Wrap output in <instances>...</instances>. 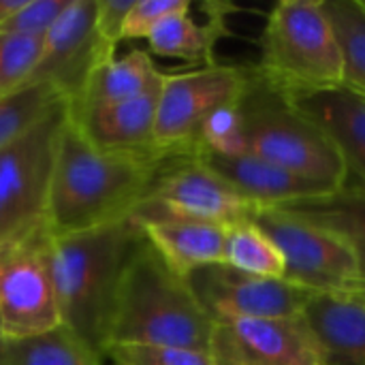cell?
<instances>
[{
    "mask_svg": "<svg viewBox=\"0 0 365 365\" xmlns=\"http://www.w3.org/2000/svg\"><path fill=\"white\" fill-rule=\"evenodd\" d=\"M178 156L182 154L160 148L98 150L83 139L66 115L47 199V220L53 235L130 218L143 205L169 160Z\"/></svg>",
    "mask_w": 365,
    "mask_h": 365,
    "instance_id": "1",
    "label": "cell"
},
{
    "mask_svg": "<svg viewBox=\"0 0 365 365\" xmlns=\"http://www.w3.org/2000/svg\"><path fill=\"white\" fill-rule=\"evenodd\" d=\"M212 334L214 321L199 304L188 280L173 272L143 235L120 278L109 346L163 344L210 353Z\"/></svg>",
    "mask_w": 365,
    "mask_h": 365,
    "instance_id": "2",
    "label": "cell"
},
{
    "mask_svg": "<svg viewBox=\"0 0 365 365\" xmlns=\"http://www.w3.org/2000/svg\"><path fill=\"white\" fill-rule=\"evenodd\" d=\"M143 237L130 216L103 227L53 235V282L62 325L105 357L124 265Z\"/></svg>",
    "mask_w": 365,
    "mask_h": 365,
    "instance_id": "3",
    "label": "cell"
},
{
    "mask_svg": "<svg viewBox=\"0 0 365 365\" xmlns=\"http://www.w3.org/2000/svg\"><path fill=\"white\" fill-rule=\"evenodd\" d=\"M261 81L289 101L344 86V56L323 0H280L265 19Z\"/></svg>",
    "mask_w": 365,
    "mask_h": 365,
    "instance_id": "4",
    "label": "cell"
},
{
    "mask_svg": "<svg viewBox=\"0 0 365 365\" xmlns=\"http://www.w3.org/2000/svg\"><path fill=\"white\" fill-rule=\"evenodd\" d=\"M246 154L287 169L334 192L351 184L346 163L331 137L287 96L272 90L250 66L240 98Z\"/></svg>",
    "mask_w": 365,
    "mask_h": 365,
    "instance_id": "5",
    "label": "cell"
},
{
    "mask_svg": "<svg viewBox=\"0 0 365 365\" xmlns=\"http://www.w3.org/2000/svg\"><path fill=\"white\" fill-rule=\"evenodd\" d=\"M60 325L53 231L45 216L0 242V329L6 340H24Z\"/></svg>",
    "mask_w": 365,
    "mask_h": 365,
    "instance_id": "6",
    "label": "cell"
},
{
    "mask_svg": "<svg viewBox=\"0 0 365 365\" xmlns=\"http://www.w3.org/2000/svg\"><path fill=\"white\" fill-rule=\"evenodd\" d=\"M252 222L280 250L287 282L329 295L365 287L353 248L336 233L278 207H259Z\"/></svg>",
    "mask_w": 365,
    "mask_h": 365,
    "instance_id": "7",
    "label": "cell"
},
{
    "mask_svg": "<svg viewBox=\"0 0 365 365\" xmlns=\"http://www.w3.org/2000/svg\"><path fill=\"white\" fill-rule=\"evenodd\" d=\"M250 83V66L212 64L184 73H165L154 143L182 156H197L201 128L222 105L237 103Z\"/></svg>",
    "mask_w": 365,
    "mask_h": 365,
    "instance_id": "8",
    "label": "cell"
},
{
    "mask_svg": "<svg viewBox=\"0 0 365 365\" xmlns=\"http://www.w3.org/2000/svg\"><path fill=\"white\" fill-rule=\"evenodd\" d=\"M68 103L0 150V242L47 216L49 184Z\"/></svg>",
    "mask_w": 365,
    "mask_h": 365,
    "instance_id": "9",
    "label": "cell"
},
{
    "mask_svg": "<svg viewBox=\"0 0 365 365\" xmlns=\"http://www.w3.org/2000/svg\"><path fill=\"white\" fill-rule=\"evenodd\" d=\"M261 205L240 195L199 156L169 160L133 218L180 216L225 227L250 222Z\"/></svg>",
    "mask_w": 365,
    "mask_h": 365,
    "instance_id": "10",
    "label": "cell"
},
{
    "mask_svg": "<svg viewBox=\"0 0 365 365\" xmlns=\"http://www.w3.org/2000/svg\"><path fill=\"white\" fill-rule=\"evenodd\" d=\"M186 280L212 321L299 317L317 295L284 278L250 276L227 263L199 267Z\"/></svg>",
    "mask_w": 365,
    "mask_h": 365,
    "instance_id": "11",
    "label": "cell"
},
{
    "mask_svg": "<svg viewBox=\"0 0 365 365\" xmlns=\"http://www.w3.org/2000/svg\"><path fill=\"white\" fill-rule=\"evenodd\" d=\"M210 355L216 365H327L304 314L287 319H218Z\"/></svg>",
    "mask_w": 365,
    "mask_h": 365,
    "instance_id": "12",
    "label": "cell"
},
{
    "mask_svg": "<svg viewBox=\"0 0 365 365\" xmlns=\"http://www.w3.org/2000/svg\"><path fill=\"white\" fill-rule=\"evenodd\" d=\"M96 0H71L43 38L41 56L26 83H49L68 103L75 101L92 71L103 62L96 34Z\"/></svg>",
    "mask_w": 365,
    "mask_h": 365,
    "instance_id": "13",
    "label": "cell"
},
{
    "mask_svg": "<svg viewBox=\"0 0 365 365\" xmlns=\"http://www.w3.org/2000/svg\"><path fill=\"white\" fill-rule=\"evenodd\" d=\"M160 90L118 105L79 107L68 103V120L83 139L98 150H150L156 148L154 130Z\"/></svg>",
    "mask_w": 365,
    "mask_h": 365,
    "instance_id": "14",
    "label": "cell"
},
{
    "mask_svg": "<svg viewBox=\"0 0 365 365\" xmlns=\"http://www.w3.org/2000/svg\"><path fill=\"white\" fill-rule=\"evenodd\" d=\"M212 171H216L240 195L261 207H280L287 203L331 195L334 190L308 182L287 169H280L252 154L220 156L207 150L197 154Z\"/></svg>",
    "mask_w": 365,
    "mask_h": 365,
    "instance_id": "15",
    "label": "cell"
},
{
    "mask_svg": "<svg viewBox=\"0 0 365 365\" xmlns=\"http://www.w3.org/2000/svg\"><path fill=\"white\" fill-rule=\"evenodd\" d=\"M135 220L167 265L184 278L199 267L225 263L229 229L225 225L180 216H150Z\"/></svg>",
    "mask_w": 365,
    "mask_h": 365,
    "instance_id": "16",
    "label": "cell"
},
{
    "mask_svg": "<svg viewBox=\"0 0 365 365\" xmlns=\"http://www.w3.org/2000/svg\"><path fill=\"white\" fill-rule=\"evenodd\" d=\"M312 118L340 150L349 175L365 188V92L342 86L291 101Z\"/></svg>",
    "mask_w": 365,
    "mask_h": 365,
    "instance_id": "17",
    "label": "cell"
},
{
    "mask_svg": "<svg viewBox=\"0 0 365 365\" xmlns=\"http://www.w3.org/2000/svg\"><path fill=\"white\" fill-rule=\"evenodd\" d=\"M233 9L235 6L227 2H207L205 24L195 21L190 17V9L165 17L148 36L150 51L199 68L216 64V45L229 36L227 17Z\"/></svg>",
    "mask_w": 365,
    "mask_h": 365,
    "instance_id": "18",
    "label": "cell"
},
{
    "mask_svg": "<svg viewBox=\"0 0 365 365\" xmlns=\"http://www.w3.org/2000/svg\"><path fill=\"white\" fill-rule=\"evenodd\" d=\"M304 319L314 331L327 365H365V306L344 295L317 293Z\"/></svg>",
    "mask_w": 365,
    "mask_h": 365,
    "instance_id": "19",
    "label": "cell"
},
{
    "mask_svg": "<svg viewBox=\"0 0 365 365\" xmlns=\"http://www.w3.org/2000/svg\"><path fill=\"white\" fill-rule=\"evenodd\" d=\"M165 73L158 71L152 56L143 49H133L122 58H113L92 71L81 94L71 101L79 107H101L126 103L163 88Z\"/></svg>",
    "mask_w": 365,
    "mask_h": 365,
    "instance_id": "20",
    "label": "cell"
},
{
    "mask_svg": "<svg viewBox=\"0 0 365 365\" xmlns=\"http://www.w3.org/2000/svg\"><path fill=\"white\" fill-rule=\"evenodd\" d=\"M278 210L295 214L342 237L353 248L365 282V188L349 184L338 192L287 203Z\"/></svg>",
    "mask_w": 365,
    "mask_h": 365,
    "instance_id": "21",
    "label": "cell"
},
{
    "mask_svg": "<svg viewBox=\"0 0 365 365\" xmlns=\"http://www.w3.org/2000/svg\"><path fill=\"white\" fill-rule=\"evenodd\" d=\"M0 365H105V357L60 325L41 336L6 340L0 351Z\"/></svg>",
    "mask_w": 365,
    "mask_h": 365,
    "instance_id": "22",
    "label": "cell"
},
{
    "mask_svg": "<svg viewBox=\"0 0 365 365\" xmlns=\"http://www.w3.org/2000/svg\"><path fill=\"white\" fill-rule=\"evenodd\" d=\"M68 103L49 83H28L0 98V150L15 143L53 109Z\"/></svg>",
    "mask_w": 365,
    "mask_h": 365,
    "instance_id": "23",
    "label": "cell"
},
{
    "mask_svg": "<svg viewBox=\"0 0 365 365\" xmlns=\"http://www.w3.org/2000/svg\"><path fill=\"white\" fill-rule=\"evenodd\" d=\"M225 263L259 278H284V259L276 244L250 220L227 229Z\"/></svg>",
    "mask_w": 365,
    "mask_h": 365,
    "instance_id": "24",
    "label": "cell"
},
{
    "mask_svg": "<svg viewBox=\"0 0 365 365\" xmlns=\"http://www.w3.org/2000/svg\"><path fill=\"white\" fill-rule=\"evenodd\" d=\"M344 56V86L365 92V2L323 0Z\"/></svg>",
    "mask_w": 365,
    "mask_h": 365,
    "instance_id": "25",
    "label": "cell"
},
{
    "mask_svg": "<svg viewBox=\"0 0 365 365\" xmlns=\"http://www.w3.org/2000/svg\"><path fill=\"white\" fill-rule=\"evenodd\" d=\"M111 365H216L205 351L163 344H113L105 353Z\"/></svg>",
    "mask_w": 365,
    "mask_h": 365,
    "instance_id": "26",
    "label": "cell"
},
{
    "mask_svg": "<svg viewBox=\"0 0 365 365\" xmlns=\"http://www.w3.org/2000/svg\"><path fill=\"white\" fill-rule=\"evenodd\" d=\"M43 49V38L0 32V98L21 88Z\"/></svg>",
    "mask_w": 365,
    "mask_h": 365,
    "instance_id": "27",
    "label": "cell"
},
{
    "mask_svg": "<svg viewBox=\"0 0 365 365\" xmlns=\"http://www.w3.org/2000/svg\"><path fill=\"white\" fill-rule=\"evenodd\" d=\"M201 150H207V152H214L220 156L246 154L240 101L218 107L205 120V124L201 128Z\"/></svg>",
    "mask_w": 365,
    "mask_h": 365,
    "instance_id": "28",
    "label": "cell"
},
{
    "mask_svg": "<svg viewBox=\"0 0 365 365\" xmlns=\"http://www.w3.org/2000/svg\"><path fill=\"white\" fill-rule=\"evenodd\" d=\"M68 4L71 0H26L21 9L0 26V32L28 38H45Z\"/></svg>",
    "mask_w": 365,
    "mask_h": 365,
    "instance_id": "29",
    "label": "cell"
},
{
    "mask_svg": "<svg viewBox=\"0 0 365 365\" xmlns=\"http://www.w3.org/2000/svg\"><path fill=\"white\" fill-rule=\"evenodd\" d=\"M137 0H96L94 34L103 62L115 58L120 41H124V24Z\"/></svg>",
    "mask_w": 365,
    "mask_h": 365,
    "instance_id": "30",
    "label": "cell"
},
{
    "mask_svg": "<svg viewBox=\"0 0 365 365\" xmlns=\"http://www.w3.org/2000/svg\"><path fill=\"white\" fill-rule=\"evenodd\" d=\"M186 9H192L190 0H137L124 24V41L148 38L165 17Z\"/></svg>",
    "mask_w": 365,
    "mask_h": 365,
    "instance_id": "31",
    "label": "cell"
},
{
    "mask_svg": "<svg viewBox=\"0 0 365 365\" xmlns=\"http://www.w3.org/2000/svg\"><path fill=\"white\" fill-rule=\"evenodd\" d=\"M24 2H26V0H0V26H2L15 11H19Z\"/></svg>",
    "mask_w": 365,
    "mask_h": 365,
    "instance_id": "32",
    "label": "cell"
},
{
    "mask_svg": "<svg viewBox=\"0 0 365 365\" xmlns=\"http://www.w3.org/2000/svg\"><path fill=\"white\" fill-rule=\"evenodd\" d=\"M344 297H349V299H353V302L364 304L365 306V287L357 289V291H351V293H344Z\"/></svg>",
    "mask_w": 365,
    "mask_h": 365,
    "instance_id": "33",
    "label": "cell"
},
{
    "mask_svg": "<svg viewBox=\"0 0 365 365\" xmlns=\"http://www.w3.org/2000/svg\"><path fill=\"white\" fill-rule=\"evenodd\" d=\"M4 342H6V338H4V334H2V329H0V351H2V346H4Z\"/></svg>",
    "mask_w": 365,
    "mask_h": 365,
    "instance_id": "34",
    "label": "cell"
},
{
    "mask_svg": "<svg viewBox=\"0 0 365 365\" xmlns=\"http://www.w3.org/2000/svg\"><path fill=\"white\" fill-rule=\"evenodd\" d=\"M364 2H365V0H364Z\"/></svg>",
    "mask_w": 365,
    "mask_h": 365,
    "instance_id": "35",
    "label": "cell"
}]
</instances>
